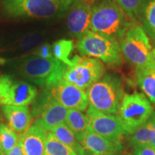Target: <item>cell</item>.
<instances>
[{
	"instance_id": "cell-6",
	"label": "cell",
	"mask_w": 155,
	"mask_h": 155,
	"mask_svg": "<svg viewBox=\"0 0 155 155\" xmlns=\"http://www.w3.org/2000/svg\"><path fill=\"white\" fill-rule=\"evenodd\" d=\"M119 44L122 55L134 65L136 69L155 68L149 37L137 23L127 31Z\"/></svg>"
},
{
	"instance_id": "cell-31",
	"label": "cell",
	"mask_w": 155,
	"mask_h": 155,
	"mask_svg": "<svg viewBox=\"0 0 155 155\" xmlns=\"http://www.w3.org/2000/svg\"><path fill=\"white\" fill-rule=\"evenodd\" d=\"M152 56L153 58H154V59L155 60V48L152 50Z\"/></svg>"
},
{
	"instance_id": "cell-1",
	"label": "cell",
	"mask_w": 155,
	"mask_h": 155,
	"mask_svg": "<svg viewBox=\"0 0 155 155\" xmlns=\"http://www.w3.org/2000/svg\"><path fill=\"white\" fill-rule=\"evenodd\" d=\"M134 23L115 0H96L93 2L90 30L120 43Z\"/></svg>"
},
{
	"instance_id": "cell-27",
	"label": "cell",
	"mask_w": 155,
	"mask_h": 155,
	"mask_svg": "<svg viewBox=\"0 0 155 155\" xmlns=\"http://www.w3.org/2000/svg\"><path fill=\"white\" fill-rule=\"evenodd\" d=\"M34 55L45 58H53V55L52 47L48 44L42 45L41 48H40V49L37 50L35 53H34Z\"/></svg>"
},
{
	"instance_id": "cell-8",
	"label": "cell",
	"mask_w": 155,
	"mask_h": 155,
	"mask_svg": "<svg viewBox=\"0 0 155 155\" xmlns=\"http://www.w3.org/2000/svg\"><path fill=\"white\" fill-rule=\"evenodd\" d=\"M71 62L65 70L63 81L82 90H87L105 75L104 64L96 58L75 55Z\"/></svg>"
},
{
	"instance_id": "cell-18",
	"label": "cell",
	"mask_w": 155,
	"mask_h": 155,
	"mask_svg": "<svg viewBox=\"0 0 155 155\" xmlns=\"http://www.w3.org/2000/svg\"><path fill=\"white\" fill-rule=\"evenodd\" d=\"M136 77L139 88L150 101L155 104V68L136 69Z\"/></svg>"
},
{
	"instance_id": "cell-7",
	"label": "cell",
	"mask_w": 155,
	"mask_h": 155,
	"mask_svg": "<svg viewBox=\"0 0 155 155\" xmlns=\"http://www.w3.org/2000/svg\"><path fill=\"white\" fill-rule=\"evenodd\" d=\"M153 111L151 102L144 94L138 92L124 94L117 114L124 134H132L148 121Z\"/></svg>"
},
{
	"instance_id": "cell-12",
	"label": "cell",
	"mask_w": 155,
	"mask_h": 155,
	"mask_svg": "<svg viewBox=\"0 0 155 155\" xmlns=\"http://www.w3.org/2000/svg\"><path fill=\"white\" fill-rule=\"evenodd\" d=\"M55 101L67 109L84 111L88 106V99L84 90L63 81L45 89Z\"/></svg>"
},
{
	"instance_id": "cell-33",
	"label": "cell",
	"mask_w": 155,
	"mask_h": 155,
	"mask_svg": "<svg viewBox=\"0 0 155 155\" xmlns=\"http://www.w3.org/2000/svg\"><path fill=\"white\" fill-rule=\"evenodd\" d=\"M124 155H131V154H124Z\"/></svg>"
},
{
	"instance_id": "cell-34",
	"label": "cell",
	"mask_w": 155,
	"mask_h": 155,
	"mask_svg": "<svg viewBox=\"0 0 155 155\" xmlns=\"http://www.w3.org/2000/svg\"><path fill=\"white\" fill-rule=\"evenodd\" d=\"M0 155H2V154H0Z\"/></svg>"
},
{
	"instance_id": "cell-30",
	"label": "cell",
	"mask_w": 155,
	"mask_h": 155,
	"mask_svg": "<svg viewBox=\"0 0 155 155\" xmlns=\"http://www.w3.org/2000/svg\"><path fill=\"white\" fill-rule=\"evenodd\" d=\"M78 155H88V154H87V153L85 152L84 150H82L80 152L78 153Z\"/></svg>"
},
{
	"instance_id": "cell-23",
	"label": "cell",
	"mask_w": 155,
	"mask_h": 155,
	"mask_svg": "<svg viewBox=\"0 0 155 155\" xmlns=\"http://www.w3.org/2000/svg\"><path fill=\"white\" fill-rule=\"evenodd\" d=\"M19 135L8 125L2 123L0 125V144L2 155H7L16 146Z\"/></svg>"
},
{
	"instance_id": "cell-21",
	"label": "cell",
	"mask_w": 155,
	"mask_h": 155,
	"mask_svg": "<svg viewBox=\"0 0 155 155\" xmlns=\"http://www.w3.org/2000/svg\"><path fill=\"white\" fill-rule=\"evenodd\" d=\"M44 155H78L71 147L66 146L50 131L48 132Z\"/></svg>"
},
{
	"instance_id": "cell-17",
	"label": "cell",
	"mask_w": 155,
	"mask_h": 155,
	"mask_svg": "<svg viewBox=\"0 0 155 155\" xmlns=\"http://www.w3.org/2000/svg\"><path fill=\"white\" fill-rule=\"evenodd\" d=\"M138 20L147 35L155 42V0H143L139 10Z\"/></svg>"
},
{
	"instance_id": "cell-9",
	"label": "cell",
	"mask_w": 155,
	"mask_h": 155,
	"mask_svg": "<svg viewBox=\"0 0 155 155\" xmlns=\"http://www.w3.org/2000/svg\"><path fill=\"white\" fill-rule=\"evenodd\" d=\"M38 96L37 88L11 75H0V105L28 106Z\"/></svg>"
},
{
	"instance_id": "cell-19",
	"label": "cell",
	"mask_w": 155,
	"mask_h": 155,
	"mask_svg": "<svg viewBox=\"0 0 155 155\" xmlns=\"http://www.w3.org/2000/svg\"><path fill=\"white\" fill-rule=\"evenodd\" d=\"M65 124L73 131L78 142L88 130L86 115L77 110L69 109L68 111Z\"/></svg>"
},
{
	"instance_id": "cell-26",
	"label": "cell",
	"mask_w": 155,
	"mask_h": 155,
	"mask_svg": "<svg viewBox=\"0 0 155 155\" xmlns=\"http://www.w3.org/2000/svg\"><path fill=\"white\" fill-rule=\"evenodd\" d=\"M133 155H155V150L150 145L134 147Z\"/></svg>"
},
{
	"instance_id": "cell-2",
	"label": "cell",
	"mask_w": 155,
	"mask_h": 155,
	"mask_svg": "<svg viewBox=\"0 0 155 155\" xmlns=\"http://www.w3.org/2000/svg\"><path fill=\"white\" fill-rule=\"evenodd\" d=\"M25 81L48 89L63 81L67 65L54 57L45 58L30 55L13 61L10 68Z\"/></svg>"
},
{
	"instance_id": "cell-4",
	"label": "cell",
	"mask_w": 155,
	"mask_h": 155,
	"mask_svg": "<svg viewBox=\"0 0 155 155\" xmlns=\"http://www.w3.org/2000/svg\"><path fill=\"white\" fill-rule=\"evenodd\" d=\"M88 106L106 114H117L124 96L121 78L106 73L86 90Z\"/></svg>"
},
{
	"instance_id": "cell-25",
	"label": "cell",
	"mask_w": 155,
	"mask_h": 155,
	"mask_svg": "<svg viewBox=\"0 0 155 155\" xmlns=\"http://www.w3.org/2000/svg\"><path fill=\"white\" fill-rule=\"evenodd\" d=\"M134 23H137L139 13L143 0H115Z\"/></svg>"
},
{
	"instance_id": "cell-28",
	"label": "cell",
	"mask_w": 155,
	"mask_h": 155,
	"mask_svg": "<svg viewBox=\"0 0 155 155\" xmlns=\"http://www.w3.org/2000/svg\"><path fill=\"white\" fill-rule=\"evenodd\" d=\"M151 121H152V139L150 143V146L152 147L155 150V111H153L152 116H150Z\"/></svg>"
},
{
	"instance_id": "cell-29",
	"label": "cell",
	"mask_w": 155,
	"mask_h": 155,
	"mask_svg": "<svg viewBox=\"0 0 155 155\" xmlns=\"http://www.w3.org/2000/svg\"><path fill=\"white\" fill-rule=\"evenodd\" d=\"M7 155H24L23 154L22 145H21V143L19 142V140L17 144H16V146H15Z\"/></svg>"
},
{
	"instance_id": "cell-10",
	"label": "cell",
	"mask_w": 155,
	"mask_h": 155,
	"mask_svg": "<svg viewBox=\"0 0 155 155\" xmlns=\"http://www.w3.org/2000/svg\"><path fill=\"white\" fill-rule=\"evenodd\" d=\"M68 111L45 89L34 101L31 114L35 119V124L50 131L56 126L65 123Z\"/></svg>"
},
{
	"instance_id": "cell-20",
	"label": "cell",
	"mask_w": 155,
	"mask_h": 155,
	"mask_svg": "<svg viewBox=\"0 0 155 155\" xmlns=\"http://www.w3.org/2000/svg\"><path fill=\"white\" fill-rule=\"evenodd\" d=\"M50 131L55 135L58 140L74 150L77 154L83 150L76 139V137L65 123L56 126Z\"/></svg>"
},
{
	"instance_id": "cell-11",
	"label": "cell",
	"mask_w": 155,
	"mask_h": 155,
	"mask_svg": "<svg viewBox=\"0 0 155 155\" xmlns=\"http://www.w3.org/2000/svg\"><path fill=\"white\" fill-rule=\"evenodd\" d=\"M88 129L111 141H119L123 134L118 115L106 114L89 107L86 110Z\"/></svg>"
},
{
	"instance_id": "cell-16",
	"label": "cell",
	"mask_w": 155,
	"mask_h": 155,
	"mask_svg": "<svg viewBox=\"0 0 155 155\" xmlns=\"http://www.w3.org/2000/svg\"><path fill=\"white\" fill-rule=\"evenodd\" d=\"M2 111L9 127L18 135L30 127L32 116L28 106H2Z\"/></svg>"
},
{
	"instance_id": "cell-13",
	"label": "cell",
	"mask_w": 155,
	"mask_h": 155,
	"mask_svg": "<svg viewBox=\"0 0 155 155\" xmlns=\"http://www.w3.org/2000/svg\"><path fill=\"white\" fill-rule=\"evenodd\" d=\"M93 2L89 0H73L68 12L67 27L70 33L80 38L90 30L91 15Z\"/></svg>"
},
{
	"instance_id": "cell-14",
	"label": "cell",
	"mask_w": 155,
	"mask_h": 155,
	"mask_svg": "<svg viewBox=\"0 0 155 155\" xmlns=\"http://www.w3.org/2000/svg\"><path fill=\"white\" fill-rule=\"evenodd\" d=\"M79 143L89 155H118L122 150L120 141H111L89 129Z\"/></svg>"
},
{
	"instance_id": "cell-24",
	"label": "cell",
	"mask_w": 155,
	"mask_h": 155,
	"mask_svg": "<svg viewBox=\"0 0 155 155\" xmlns=\"http://www.w3.org/2000/svg\"><path fill=\"white\" fill-rule=\"evenodd\" d=\"M152 127L150 118L144 124L139 127L134 131L129 139V146L134 147L136 146H144L150 145L152 139Z\"/></svg>"
},
{
	"instance_id": "cell-22",
	"label": "cell",
	"mask_w": 155,
	"mask_h": 155,
	"mask_svg": "<svg viewBox=\"0 0 155 155\" xmlns=\"http://www.w3.org/2000/svg\"><path fill=\"white\" fill-rule=\"evenodd\" d=\"M74 49V42L70 40H60L53 44V57L58 61L63 62L64 64L70 66L72 64L70 56Z\"/></svg>"
},
{
	"instance_id": "cell-32",
	"label": "cell",
	"mask_w": 155,
	"mask_h": 155,
	"mask_svg": "<svg viewBox=\"0 0 155 155\" xmlns=\"http://www.w3.org/2000/svg\"><path fill=\"white\" fill-rule=\"evenodd\" d=\"M2 122H1V117H0V125H1ZM0 154H2V151H1V144H0Z\"/></svg>"
},
{
	"instance_id": "cell-3",
	"label": "cell",
	"mask_w": 155,
	"mask_h": 155,
	"mask_svg": "<svg viewBox=\"0 0 155 155\" xmlns=\"http://www.w3.org/2000/svg\"><path fill=\"white\" fill-rule=\"evenodd\" d=\"M73 0H0L4 11L12 17L50 19L67 14Z\"/></svg>"
},
{
	"instance_id": "cell-5",
	"label": "cell",
	"mask_w": 155,
	"mask_h": 155,
	"mask_svg": "<svg viewBox=\"0 0 155 155\" xmlns=\"http://www.w3.org/2000/svg\"><path fill=\"white\" fill-rule=\"evenodd\" d=\"M76 48L83 56L96 58L109 66H120L123 61L119 42L91 30L78 38Z\"/></svg>"
},
{
	"instance_id": "cell-15",
	"label": "cell",
	"mask_w": 155,
	"mask_h": 155,
	"mask_svg": "<svg viewBox=\"0 0 155 155\" xmlns=\"http://www.w3.org/2000/svg\"><path fill=\"white\" fill-rule=\"evenodd\" d=\"M48 132L40 126L33 124L28 130L19 135L24 155H44Z\"/></svg>"
}]
</instances>
